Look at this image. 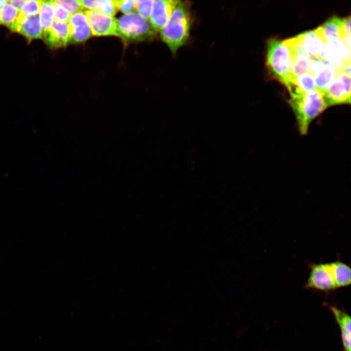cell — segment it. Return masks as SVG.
Listing matches in <instances>:
<instances>
[{"mask_svg":"<svg viewBox=\"0 0 351 351\" xmlns=\"http://www.w3.org/2000/svg\"><path fill=\"white\" fill-rule=\"evenodd\" d=\"M289 103L295 116L300 134L308 133L313 121L328 107L323 94L316 90L309 93H290Z\"/></svg>","mask_w":351,"mask_h":351,"instance_id":"1","label":"cell"},{"mask_svg":"<svg viewBox=\"0 0 351 351\" xmlns=\"http://www.w3.org/2000/svg\"><path fill=\"white\" fill-rule=\"evenodd\" d=\"M191 25L190 3L180 1L168 21L159 31L162 41L173 55L187 42L190 36Z\"/></svg>","mask_w":351,"mask_h":351,"instance_id":"2","label":"cell"},{"mask_svg":"<svg viewBox=\"0 0 351 351\" xmlns=\"http://www.w3.org/2000/svg\"><path fill=\"white\" fill-rule=\"evenodd\" d=\"M266 66L269 74L286 87L290 83L292 54L283 40L269 39L267 43Z\"/></svg>","mask_w":351,"mask_h":351,"instance_id":"3","label":"cell"},{"mask_svg":"<svg viewBox=\"0 0 351 351\" xmlns=\"http://www.w3.org/2000/svg\"><path fill=\"white\" fill-rule=\"evenodd\" d=\"M117 23L118 37L126 42L148 40L155 35L149 20L134 12L120 17Z\"/></svg>","mask_w":351,"mask_h":351,"instance_id":"4","label":"cell"},{"mask_svg":"<svg viewBox=\"0 0 351 351\" xmlns=\"http://www.w3.org/2000/svg\"><path fill=\"white\" fill-rule=\"evenodd\" d=\"M328 107L351 103V75L337 71L334 79L322 93Z\"/></svg>","mask_w":351,"mask_h":351,"instance_id":"5","label":"cell"},{"mask_svg":"<svg viewBox=\"0 0 351 351\" xmlns=\"http://www.w3.org/2000/svg\"><path fill=\"white\" fill-rule=\"evenodd\" d=\"M305 288L326 292L336 289L328 263L314 264L311 266L310 274Z\"/></svg>","mask_w":351,"mask_h":351,"instance_id":"6","label":"cell"},{"mask_svg":"<svg viewBox=\"0 0 351 351\" xmlns=\"http://www.w3.org/2000/svg\"><path fill=\"white\" fill-rule=\"evenodd\" d=\"M84 12L88 19L92 35L118 37L116 19L98 10H86Z\"/></svg>","mask_w":351,"mask_h":351,"instance_id":"7","label":"cell"},{"mask_svg":"<svg viewBox=\"0 0 351 351\" xmlns=\"http://www.w3.org/2000/svg\"><path fill=\"white\" fill-rule=\"evenodd\" d=\"M311 58L309 72L314 77L316 89L322 93L334 79L337 71L332 64L320 58Z\"/></svg>","mask_w":351,"mask_h":351,"instance_id":"8","label":"cell"},{"mask_svg":"<svg viewBox=\"0 0 351 351\" xmlns=\"http://www.w3.org/2000/svg\"><path fill=\"white\" fill-rule=\"evenodd\" d=\"M180 1L177 0H154L149 21L155 32L160 31L165 25Z\"/></svg>","mask_w":351,"mask_h":351,"instance_id":"9","label":"cell"},{"mask_svg":"<svg viewBox=\"0 0 351 351\" xmlns=\"http://www.w3.org/2000/svg\"><path fill=\"white\" fill-rule=\"evenodd\" d=\"M68 23L69 43H81L92 36L88 19L83 11L72 14Z\"/></svg>","mask_w":351,"mask_h":351,"instance_id":"10","label":"cell"},{"mask_svg":"<svg viewBox=\"0 0 351 351\" xmlns=\"http://www.w3.org/2000/svg\"><path fill=\"white\" fill-rule=\"evenodd\" d=\"M42 36L51 48L64 47L69 43L68 23L54 21L49 29L42 31Z\"/></svg>","mask_w":351,"mask_h":351,"instance_id":"11","label":"cell"},{"mask_svg":"<svg viewBox=\"0 0 351 351\" xmlns=\"http://www.w3.org/2000/svg\"><path fill=\"white\" fill-rule=\"evenodd\" d=\"M301 46L305 53L311 58H320L326 44L315 30L306 31L298 35Z\"/></svg>","mask_w":351,"mask_h":351,"instance_id":"12","label":"cell"},{"mask_svg":"<svg viewBox=\"0 0 351 351\" xmlns=\"http://www.w3.org/2000/svg\"><path fill=\"white\" fill-rule=\"evenodd\" d=\"M17 25V32L25 36L29 40L42 38V29L38 14L27 17L20 12Z\"/></svg>","mask_w":351,"mask_h":351,"instance_id":"13","label":"cell"},{"mask_svg":"<svg viewBox=\"0 0 351 351\" xmlns=\"http://www.w3.org/2000/svg\"><path fill=\"white\" fill-rule=\"evenodd\" d=\"M329 308L332 313L336 323L340 328L343 351H351L350 315L336 306H330Z\"/></svg>","mask_w":351,"mask_h":351,"instance_id":"14","label":"cell"},{"mask_svg":"<svg viewBox=\"0 0 351 351\" xmlns=\"http://www.w3.org/2000/svg\"><path fill=\"white\" fill-rule=\"evenodd\" d=\"M287 89L290 93L314 91L316 90L314 77L309 71L302 73L291 80Z\"/></svg>","mask_w":351,"mask_h":351,"instance_id":"15","label":"cell"},{"mask_svg":"<svg viewBox=\"0 0 351 351\" xmlns=\"http://www.w3.org/2000/svg\"><path fill=\"white\" fill-rule=\"evenodd\" d=\"M336 288L344 287L351 284V268L347 264L340 261L328 263Z\"/></svg>","mask_w":351,"mask_h":351,"instance_id":"16","label":"cell"},{"mask_svg":"<svg viewBox=\"0 0 351 351\" xmlns=\"http://www.w3.org/2000/svg\"><path fill=\"white\" fill-rule=\"evenodd\" d=\"M342 20L343 18L333 16L314 30L321 39L327 43L328 39L331 38H339L342 32Z\"/></svg>","mask_w":351,"mask_h":351,"instance_id":"17","label":"cell"},{"mask_svg":"<svg viewBox=\"0 0 351 351\" xmlns=\"http://www.w3.org/2000/svg\"><path fill=\"white\" fill-rule=\"evenodd\" d=\"M312 58L304 53L292 55L290 81L296 76L309 71Z\"/></svg>","mask_w":351,"mask_h":351,"instance_id":"18","label":"cell"},{"mask_svg":"<svg viewBox=\"0 0 351 351\" xmlns=\"http://www.w3.org/2000/svg\"><path fill=\"white\" fill-rule=\"evenodd\" d=\"M20 12V10L6 0L5 4L0 11V24L7 26L12 31L17 32V21Z\"/></svg>","mask_w":351,"mask_h":351,"instance_id":"19","label":"cell"},{"mask_svg":"<svg viewBox=\"0 0 351 351\" xmlns=\"http://www.w3.org/2000/svg\"><path fill=\"white\" fill-rule=\"evenodd\" d=\"M55 10V5L52 1L42 0L39 16L42 31L51 27L54 21Z\"/></svg>","mask_w":351,"mask_h":351,"instance_id":"20","label":"cell"},{"mask_svg":"<svg viewBox=\"0 0 351 351\" xmlns=\"http://www.w3.org/2000/svg\"><path fill=\"white\" fill-rule=\"evenodd\" d=\"M97 10L104 14L113 17L118 11L117 0H98Z\"/></svg>","mask_w":351,"mask_h":351,"instance_id":"21","label":"cell"},{"mask_svg":"<svg viewBox=\"0 0 351 351\" xmlns=\"http://www.w3.org/2000/svg\"><path fill=\"white\" fill-rule=\"evenodd\" d=\"M154 2L153 0H135V10L141 17L149 20Z\"/></svg>","mask_w":351,"mask_h":351,"instance_id":"22","label":"cell"},{"mask_svg":"<svg viewBox=\"0 0 351 351\" xmlns=\"http://www.w3.org/2000/svg\"><path fill=\"white\" fill-rule=\"evenodd\" d=\"M56 5L61 7L70 14L81 11L83 7L79 0H51Z\"/></svg>","mask_w":351,"mask_h":351,"instance_id":"23","label":"cell"},{"mask_svg":"<svg viewBox=\"0 0 351 351\" xmlns=\"http://www.w3.org/2000/svg\"><path fill=\"white\" fill-rule=\"evenodd\" d=\"M42 0H25L20 11L27 17L38 15L40 11Z\"/></svg>","mask_w":351,"mask_h":351,"instance_id":"24","label":"cell"},{"mask_svg":"<svg viewBox=\"0 0 351 351\" xmlns=\"http://www.w3.org/2000/svg\"><path fill=\"white\" fill-rule=\"evenodd\" d=\"M118 10L125 14H128L134 12L135 10V0H117Z\"/></svg>","mask_w":351,"mask_h":351,"instance_id":"25","label":"cell"},{"mask_svg":"<svg viewBox=\"0 0 351 351\" xmlns=\"http://www.w3.org/2000/svg\"><path fill=\"white\" fill-rule=\"evenodd\" d=\"M55 6L56 10L54 17V21L63 23H67V22H68L71 14H70L61 7L56 5Z\"/></svg>","mask_w":351,"mask_h":351,"instance_id":"26","label":"cell"},{"mask_svg":"<svg viewBox=\"0 0 351 351\" xmlns=\"http://www.w3.org/2000/svg\"><path fill=\"white\" fill-rule=\"evenodd\" d=\"M79 2L83 8L88 10H97L98 0H81Z\"/></svg>","mask_w":351,"mask_h":351,"instance_id":"27","label":"cell"},{"mask_svg":"<svg viewBox=\"0 0 351 351\" xmlns=\"http://www.w3.org/2000/svg\"><path fill=\"white\" fill-rule=\"evenodd\" d=\"M342 32L345 34L351 36V17L343 18L341 25Z\"/></svg>","mask_w":351,"mask_h":351,"instance_id":"28","label":"cell"},{"mask_svg":"<svg viewBox=\"0 0 351 351\" xmlns=\"http://www.w3.org/2000/svg\"><path fill=\"white\" fill-rule=\"evenodd\" d=\"M338 38L351 50V36L341 32Z\"/></svg>","mask_w":351,"mask_h":351,"instance_id":"29","label":"cell"},{"mask_svg":"<svg viewBox=\"0 0 351 351\" xmlns=\"http://www.w3.org/2000/svg\"><path fill=\"white\" fill-rule=\"evenodd\" d=\"M25 1V0H8L10 4L19 10H20Z\"/></svg>","mask_w":351,"mask_h":351,"instance_id":"30","label":"cell"},{"mask_svg":"<svg viewBox=\"0 0 351 351\" xmlns=\"http://www.w3.org/2000/svg\"><path fill=\"white\" fill-rule=\"evenodd\" d=\"M6 2V0H0V11L3 7Z\"/></svg>","mask_w":351,"mask_h":351,"instance_id":"31","label":"cell"}]
</instances>
